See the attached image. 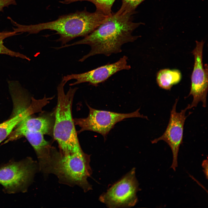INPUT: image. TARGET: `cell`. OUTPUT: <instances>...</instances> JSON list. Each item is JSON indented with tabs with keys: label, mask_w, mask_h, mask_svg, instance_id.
<instances>
[{
	"label": "cell",
	"mask_w": 208,
	"mask_h": 208,
	"mask_svg": "<svg viewBox=\"0 0 208 208\" xmlns=\"http://www.w3.org/2000/svg\"><path fill=\"white\" fill-rule=\"evenodd\" d=\"M138 190L139 184L133 168L102 194L99 200L110 208L131 207L137 202L136 193Z\"/></svg>",
	"instance_id": "obj_7"
},
{
	"label": "cell",
	"mask_w": 208,
	"mask_h": 208,
	"mask_svg": "<svg viewBox=\"0 0 208 208\" xmlns=\"http://www.w3.org/2000/svg\"><path fill=\"white\" fill-rule=\"evenodd\" d=\"M122 5L117 12L121 14H133L137 7L145 0H121Z\"/></svg>",
	"instance_id": "obj_16"
},
{
	"label": "cell",
	"mask_w": 208,
	"mask_h": 208,
	"mask_svg": "<svg viewBox=\"0 0 208 208\" xmlns=\"http://www.w3.org/2000/svg\"><path fill=\"white\" fill-rule=\"evenodd\" d=\"M54 121V119L53 120L51 116L43 115L36 118L27 116L18 124L4 143L21 138L22 134L27 131L38 132L44 135H51Z\"/></svg>",
	"instance_id": "obj_11"
},
{
	"label": "cell",
	"mask_w": 208,
	"mask_h": 208,
	"mask_svg": "<svg viewBox=\"0 0 208 208\" xmlns=\"http://www.w3.org/2000/svg\"><path fill=\"white\" fill-rule=\"evenodd\" d=\"M108 16L97 10L94 12H88L86 8L82 11L60 16L55 20L28 25L18 24L19 32L37 34L44 30L56 32L60 36L57 42L62 46L78 37H85L93 31L106 19Z\"/></svg>",
	"instance_id": "obj_2"
},
{
	"label": "cell",
	"mask_w": 208,
	"mask_h": 208,
	"mask_svg": "<svg viewBox=\"0 0 208 208\" xmlns=\"http://www.w3.org/2000/svg\"><path fill=\"white\" fill-rule=\"evenodd\" d=\"M66 83L62 80L57 87V102L54 114L53 135L63 154L82 151L73 118L72 107L75 94L78 88L70 87L65 93Z\"/></svg>",
	"instance_id": "obj_3"
},
{
	"label": "cell",
	"mask_w": 208,
	"mask_h": 208,
	"mask_svg": "<svg viewBox=\"0 0 208 208\" xmlns=\"http://www.w3.org/2000/svg\"><path fill=\"white\" fill-rule=\"evenodd\" d=\"M181 78V74L179 70L164 69L157 73L156 80L160 88L170 90L173 85L180 81Z\"/></svg>",
	"instance_id": "obj_13"
},
{
	"label": "cell",
	"mask_w": 208,
	"mask_h": 208,
	"mask_svg": "<svg viewBox=\"0 0 208 208\" xmlns=\"http://www.w3.org/2000/svg\"><path fill=\"white\" fill-rule=\"evenodd\" d=\"M116 0H64L60 2L63 4H68L78 1H87L93 3L95 6L96 10L106 15L112 13V8Z\"/></svg>",
	"instance_id": "obj_14"
},
{
	"label": "cell",
	"mask_w": 208,
	"mask_h": 208,
	"mask_svg": "<svg viewBox=\"0 0 208 208\" xmlns=\"http://www.w3.org/2000/svg\"><path fill=\"white\" fill-rule=\"evenodd\" d=\"M202 167L204 169L203 171L206 177V178H207L208 175V161L207 159L204 160L202 163Z\"/></svg>",
	"instance_id": "obj_17"
},
{
	"label": "cell",
	"mask_w": 208,
	"mask_h": 208,
	"mask_svg": "<svg viewBox=\"0 0 208 208\" xmlns=\"http://www.w3.org/2000/svg\"><path fill=\"white\" fill-rule=\"evenodd\" d=\"M36 112V108L33 105H30L16 114H12L10 118L0 124V144L8 137L23 118Z\"/></svg>",
	"instance_id": "obj_12"
},
{
	"label": "cell",
	"mask_w": 208,
	"mask_h": 208,
	"mask_svg": "<svg viewBox=\"0 0 208 208\" xmlns=\"http://www.w3.org/2000/svg\"><path fill=\"white\" fill-rule=\"evenodd\" d=\"M38 169V163L30 157L18 161L11 160L1 165L0 184L3 192L8 194L26 192Z\"/></svg>",
	"instance_id": "obj_5"
},
{
	"label": "cell",
	"mask_w": 208,
	"mask_h": 208,
	"mask_svg": "<svg viewBox=\"0 0 208 208\" xmlns=\"http://www.w3.org/2000/svg\"><path fill=\"white\" fill-rule=\"evenodd\" d=\"M89 112L86 118L73 119L75 125L80 128L77 132L89 131L96 132L102 135L104 139L110 131L118 122L124 119L132 118L139 117L148 119L146 116L139 112L140 109L129 113H120L107 111L96 109L92 108L87 103Z\"/></svg>",
	"instance_id": "obj_6"
},
{
	"label": "cell",
	"mask_w": 208,
	"mask_h": 208,
	"mask_svg": "<svg viewBox=\"0 0 208 208\" xmlns=\"http://www.w3.org/2000/svg\"><path fill=\"white\" fill-rule=\"evenodd\" d=\"M14 31L12 32H0V54H5L12 57H19L30 60V59L26 56L12 51L6 47L3 44V40L5 38L17 34Z\"/></svg>",
	"instance_id": "obj_15"
},
{
	"label": "cell",
	"mask_w": 208,
	"mask_h": 208,
	"mask_svg": "<svg viewBox=\"0 0 208 208\" xmlns=\"http://www.w3.org/2000/svg\"><path fill=\"white\" fill-rule=\"evenodd\" d=\"M178 99H176L170 112L169 122L165 132L160 137L151 141L155 144L163 140L170 147L172 153L173 160L171 168L174 171L178 166V155L180 146L183 143L184 126L187 118L191 113L185 115L186 111L189 109L188 105L180 112L176 111Z\"/></svg>",
	"instance_id": "obj_9"
},
{
	"label": "cell",
	"mask_w": 208,
	"mask_h": 208,
	"mask_svg": "<svg viewBox=\"0 0 208 208\" xmlns=\"http://www.w3.org/2000/svg\"><path fill=\"white\" fill-rule=\"evenodd\" d=\"M132 15L112 13L96 29L83 39L62 46L60 48L80 44L90 46L91 49L90 52L79 60L81 62L96 55L109 56L112 54L120 53L123 44L134 42L140 37L134 36L132 33L144 23L133 22Z\"/></svg>",
	"instance_id": "obj_1"
},
{
	"label": "cell",
	"mask_w": 208,
	"mask_h": 208,
	"mask_svg": "<svg viewBox=\"0 0 208 208\" xmlns=\"http://www.w3.org/2000/svg\"><path fill=\"white\" fill-rule=\"evenodd\" d=\"M128 57L124 55L116 62L99 67L89 71L79 74H72L64 76L62 80L66 82L75 79L76 81L69 84L70 86L88 82L95 86L107 80L118 72L123 70H129L131 68L127 64Z\"/></svg>",
	"instance_id": "obj_10"
},
{
	"label": "cell",
	"mask_w": 208,
	"mask_h": 208,
	"mask_svg": "<svg viewBox=\"0 0 208 208\" xmlns=\"http://www.w3.org/2000/svg\"><path fill=\"white\" fill-rule=\"evenodd\" d=\"M196 46L192 53L194 57V62L191 77L190 91L187 97H193L192 103L189 105V109L196 107L200 102L203 106H207V96L208 87V71L207 64L203 67V52L204 42L196 41Z\"/></svg>",
	"instance_id": "obj_8"
},
{
	"label": "cell",
	"mask_w": 208,
	"mask_h": 208,
	"mask_svg": "<svg viewBox=\"0 0 208 208\" xmlns=\"http://www.w3.org/2000/svg\"><path fill=\"white\" fill-rule=\"evenodd\" d=\"M90 157L83 151L63 154L54 148L51 155V173L57 176L61 183L77 185L86 192L92 189L87 180L92 174Z\"/></svg>",
	"instance_id": "obj_4"
}]
</instances>
